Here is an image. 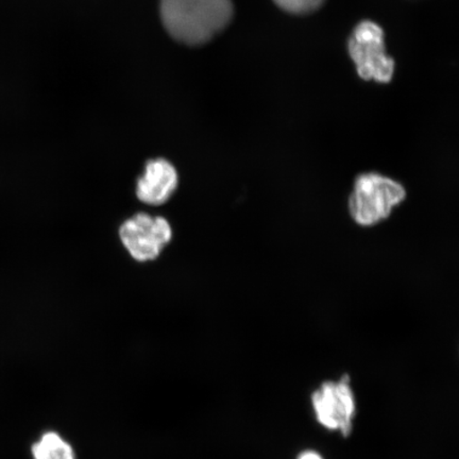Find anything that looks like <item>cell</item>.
<instances>
[{"mask_svg": "<svg viewBox=\"0 0 459 459\" xmlns=\"http://www.w3.org/2000/svg\"><path fill=\"white\" fill-rule=\"evenodd\" d=\"M407 197L405 186L378 172L357 177L349 197V212L360 227L377 226L386 221Z\"/></svg>", "mask_w": 459, "mask_h": 459, "instance_id": "obj_2", "label": "cell"}, {"mask_svg": "<svg viewBox=\"0 0 459 459\" xmlns=\"http://www.w3.org/2000/svg\"><path fill=\"white\" fill-rule=\"evenodd\" d=\"M171 237V228L165 218L146 213L129 218L119 228L120 240L137 262L156 260Z\"/></svg>", "mask_w": 459, "mask_h": 459, "instance_id": "obj_4", "label": "cell"}, {"mask_svg": "<svg viewBox=\"0 0 459 459\" xmlns=\"http://www.w3.org/2000/svg\"><path fill=\"white\" fill-rule=\"evenodd\" d=\"M160 17L176 41L204 45L231 22L233 4L231 0H160Z\"/></svg>", "mask_w": 459, "mask_h": 459, "instance_id": "obj_1", "label": "cell"}, {"mask_svg": "<svg viewBox=\"0 0 459 459\" xmlns=\"http://www.w3.org/2000/svg\"><path fill=\"white\" fill-rule=\"evenodd\" d=\"M349 54L360 78L383 83L392 80L394 63L385 54L383 30L375 22H361L354 29L349 39Z\"/></svg>", "mask_w": 459, "mask_h": 459, "instance_id": "obj_3", "label": "cell"}, {"mask_svg": "<svg viewBox=\"0 0 459 459\" xmlns=\"http://www.w3.org/2000/svg\"><path fill=\"white\" fill-rule=\"evenodd\" d=\"M279 8L292 14H306L320 8L325 0H273Z\"/></svg>", "mask_w": 459, "mask_h": 459, "instance_id": "obj_8", "label": "cell"}, {"mask_svg": "<svg viewBox=\"0 0 459 459\" xmlns=\"http://www.w3.org/2000/svg\"><path fill=\"white\" fill-rule=\"evenodd\" d=\"M316 415L324 427L341 429L343 436L351 433L355 405L347 377L338 384L326 382L313 394Z\"/></svg>", "mask_w": 459, "mask_h": 459, "instance_id": "obj_5", "label": "cell"}, {"mask_svg": "<svg viewBox=\"0 0 459 459\" xmlns=\"http://www.w3.org/2000/svg\"><path fill=\"white\" fill-rule=\"evenodd\" d=\"M299 459H323L317 453L307 451L302 453V455L299 456Z\"/></svg>", "mask_w": 459, "mask_h": 459, "instance_id": "obj_9", "label": "cell"}, {"mask_svg": "<svg viewBox=\"0 0 459 459\" xmlns=\"http://www.w3.org/2000/svg\"><path fill=\"white\" fill-rule=\"evenodd\" d=\"M31 452L33 459H76L71 445L55 432L43 434Z\"/></svg>", "mask_w": 459, "mask_h": 459, "instance_id": "obj_7", "label": "cell"}, {"mask_svg": "<svg viewBox=\"0 0 459 459\" xmlns=\"http://www.w3.org/2000/svg\"><path fill=\"white\" fill-rule=\"evenodd\" d=\"M178 182L177 169L168 160H148L145 172L137 180L136 196L148 205L164 204L175 193Z\"/></svg>", "mask_w": 459, "mask_h": 459, "instance_id": "obj_6", "label": "cell"}]
</instances>
